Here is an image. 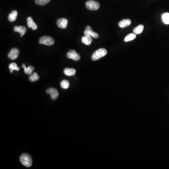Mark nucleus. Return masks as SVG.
<instances>
[{"label": "nucleus", "instance_id": "1", "mask_svg": "<svg viewBox=\"0 0 169 169\" xmlns=\"http://www.w3.org/2000/svg\"><path fill=\"white\" fill-rule=\"evenodd\" d=\"M20 161L23 165L26 167H29L32 165V158L28 154H23L20 156Z\"/></svg>", "mask_w": 169, "mask_h": 169}, {"label": "nucleus", "instance_id": "2", "mask_svg": "<svg viewBox=\"0 0 169 169\" xmlns=\"http://www.w3.org/2000/svg\"><path fill=\"white\" fill-rule=\"evenodd\" d=\"M107 54V51L105 49H100L95 51L92 56V59L93 61L98 60L103 57H105Z\"/></svg>", "mask_w": 169, "mask_h": 169}, {"label": "nucleus", "instance_id": "3", "mask_svg": "<svg viewBox=\"0 0 169 169\" xmlns=\"http://www.w3.org/2000/svg\"><path fill=\"white\" fill-rule=\"evenodd\" d=\"M86 8L91 11H96L100 8L99 3L93 0H89L86 1Z\"/></svg>", "mask_w": 169, "mask_h": 169}, {"label": "nucleus", "instance_id": "4", "mask_svg": "<svg viewBox=\"0 0 169 169\" xmlns=\"http://www.w3.org/2000/svg\"><path fill=\"white\" fill-rule=\"evenodd\" d=\"M40 44H44L47 46H52L54 43V40L52 37L45 36L41 37L39 40Z\"/></svg>", "mask_w": 169, "mask_h": 169}, {"label": "nucleus", "instance_id": "5", "mask_svg": "<svg viewBox=\"0 0 169 169\" xmlns=\"http://www.w3.org/2000/svg\"><path fill=\"white\" fill-rule=\"evenodd\" d=\"M84 33L85 35L88 36L95 39L99 38V35L94 32L90 26H86L85 30L84 31Z\"/></svg>", "mask_w": 169, "mask_h": 169}, {"label": "nucleus", "instance_id": "6", "mask_svg": "<svg viewBox=\"0 0 169 169\" xmlns=\"http://www.w3.org/2000/svg\"><path fill=\"white\" fill-rule=\"evenodd\" d=\"M67 57L69 59H71L75 61L79 60L81 59V56L79 54L77 53L74 50H71L68 52Z\"/></svg>", "mask_w": 169, "mask_h": 169}, {"label": "nucleus", "instance_id": "7", "mask_svg": "<svg viewBox=\"0 0 169 169\" xmlns=\"http://www.w3.org/2000/svg\"><path fill=\"white\" fill-rule=\"evenodd\" d=\"M46 93L51 95V98L53 100L57 99L59 95L58 91L54 88H51L47 89L46 90Z\"/></svg>", "mask_w": 169, "mask_h": 169}, {"label": "nucleus", "instance_id": "8", "mask_svg": "<svg viewBox=\"0 0 169 169\" xmlns=\"http://www.w3.org/2000/svg\"><path fill=\"white\" fill-rule=\"evenodd\" d=\"M19 54V50L16 48H13L8 53V57L11 60H15L18 58Z\"/></svg>", "mask_w": 169, "mask_h": 169}, {"label": "nucleus", "instance_id": "9", "mask_svg": "<svg viewBox=\"0 0 169 169\" xmlns=\"http://www.w3.org/2000/svg\"><path fill=\"white\" fill-rule=\"evenodd\" d=\"M68 20L66 18H60L57 20V26L60 28L65 29L68 25Z\"/></svg>", "mask_w": 169, "mask_h": 169}, {"label": "nucleus", "instance_id": "10", "mask_svg": "<svg viewBox=\"0 0 169 169\" xmlns=\"http://www.w3.org/2000/svg\"><path fill=\"white\" fill-rule=\"evenodd\" d=\"M14 31L15 32H18L20 33V36L23 37L25 33H26V27L22 25L20 26H15L14 28Z\"/></svg>", "mask_w": 169, "mask_h": 169}, {"label": "nucleus", "instance_id": "11", "mask_svg": "<svg viewBox=\"0 0 169 169\" xmlns=\"http://www.w3.org/2000/svg\"><path fill=\"white\" fill-rule=\"evenodd\" d=\"M27 26L29 28H32L33 30H35L37 29V25L33 21V19L31 17H28L27 18Z\"/></svg>", "mask_w": 169, "mask_h": 169}, {"label": "nucleus", "instance_id": "12", "mask_svg": "<svg viewBox=\"0 0 169 169\" xmlns=\"http://www.w3.org/2000/svg\"><path fill=\"white\" fill-rule=\"evenodd\" d=\"M131 24V20L129 19H123L120 22L118 25L120 28H124L130 25Z\"/></svg>", "mask_w": 169, "mask_h": 169}, {"label": "nucleus", "instance_id": "13", "mask_svg": "<svg viewBox=\"0 0 169 169\" xmlns=\"http://www.w3.org/2000/svg\"><path fill=\"white\" fill-rule=\"evenodd\" d=\"M76 70L73 68H65L64 70V74L67 76H72L76 74Z\"/></svg>", "mask_w": 169, "mask_h": 169}, {"label": "nucleus", "instance_id": "14", "mask_svg": "<svg viewBox=\"0 0 169 169\" xmlns=\"http://www.w3.org/2000/svg\"><path fill=\"white\" fill-rule=\"evenodd\" d=\"M92 38L88 36L85 35L81 39V41L83 44L86 45H90L92 42Z\"/></svg>", "mask_w": 169, "mask_h": 169}, {"label": "nucleus", "instance_id": "15", "mask_svg": "<svg viewBox=\"0 0 169 169\" xmlns=\"http://www.w3.org/2000/svg\"><path fill=\"white\" fill-rule=\"evenodd\" d=\"M18 16V12L16 11H13L8 16V19L9 21L13 22L16 21Z\"/></svg>", "mask_w": 169, "mask_h": 169}, {"label": "nucleus", "instance_id": "16", "mask_svg": "<svg viewBox=\"0 0 169 169\" xmlns=\"http://www.w3.org/2000/svg\"><path fill=\"white\" fill-rule=\"evenodd\" d=\"M22 67L24 69L25 74L27 75L32 74V72H33V70L35 69L33 66H29L28 67L26 68L24 64H23Z\"/></svg>", "mask_w": 169, "mask_h": 169}, {"label": "nucleus", "instance_id": "17", "mask_svg": "<svg viewBox=\"0 0 169 169\" xmlns=\"http://www.w3.org/2000/svg\"><path fill=\"white\" fill-rule=\"evenodd\" d=\"M144 30V26L143 25H140L137 27H135L134 30L133 32L136 35H140L141 33H142Z\"/></svg>", "mask_w": 169, "mask_h": 169}, {"label": "nucleus", "instance_id": "18", "mask_svg": "<svg viewBox=\"0 0 169 169\" xmlns=\"http://www.w3.org/2000/svg\"><path fill=\"white\" fill-rule=\"evenodd\" d=\"M8 68L10 69L11 73H12L13 71H14V70L17 71H18L20 70V68L18 67L17 64L15 63H12L10 64Z\"/></svg>", "mask_w": 169, "mask_h": 169}, {"label": "nucleus", "instance_id": "19", "mask_svg": "<svg viewBox=\"0 0 169 169\" xmlns=\"http://www.w3.org/2000/svg\"><path fill=\"white\" fill-rule=\"evenodd\" d=\"M136 37V35L134 33H130L129 35L125 37L124 39V42H128L129 41H132V40H134Z\"/></svg>", "mask_w": 169, "mask_h": 169}, {"label": "nucleus", "instance_id": "20", "mask_svg": "<svg viewBox=\"0 0 169 169\" xmlns=\"http://www.w3.org/2000/svg\"><path fill=\"white\" fill-rule=\"evenodd\" d=\"M39 79V76L38 75L37 72H34L33 74H32L29 77V80L31 82L36 81Z\"/></svg>", "mask_w": 169, "mask_h": 169}, {"label": "nucleus", "instance_id": "21", "mask_svg": "<svg viewBox=\"0 0 169 169\" xmlns=\"http://www.w3.org/2000/svg\"><path fill=\"white\" fill-rule=\"evenodd\" d=\"M162 19L164 24H169V13H165L162 16Z\"/></svg>", "mask_w": 169, "mask_h": 169}, {"label": "nucleus", "instance_id": "22", "mask_svg": "<svg viewBox=\"0 0 169 169\" xmlns=\"http://www.w3.org/2000/svg\"><path fill=\"white\" fill-rule=\"evenodd\" d=\"M60 86L62 88L66 89L69 88L70 83L67 80H64L61 82Z\"/></svg>", "mask_w": 169, "mask_h": 169}, {"label": "nucleus", "instance_id": "23", "mask_svg": "<svg viewBox=\"0 0 169 169\" xmlns=\"http://www.w3.org/2000/svg\"><path fill=\"white\" fill-rule=\"evenodd\" d=\"M51 0H35L36 4L39 5L43 6L49 3Z\"/></svg>", "mask_w": 169, "mask_h": 169}]
</instances>
